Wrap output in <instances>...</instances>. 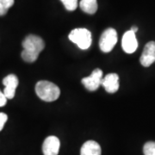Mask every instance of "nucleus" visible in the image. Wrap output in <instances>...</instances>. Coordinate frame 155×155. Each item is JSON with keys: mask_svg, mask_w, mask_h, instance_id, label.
<instances>
[{"mask_svg": "<svg viewBox=\"0 0 155 155\" xmlns=\"http://www.w3.org/2000/svg\"><path fill=\"white\" fill-rule=\"evenodd\" d=\"M22 58L23 61L32 63L38 59L40 53L44 49V41L40 36L29 35L22 41Z\"/></svg>", "mask_w": 155, "mask_h": 155, "instance_id": "f257e3e1", "label": "nucleus"}, {"mask_svg": "<svg viewBox=\"0 0 155 155\" xmlns=\"http://www.w3.org/2000/svg\"><path fill=\"white\" fill-rule=\"evenodd\" d=\"M35 92L39 97L45 102H53L59 98L61 90L55 84L41 80L35 85Z\"/></svg>", "mask_w": 155, "mask_h": 155, "instance_id": "f03ea898", "label": "nucleus"}, {"mask_svg": "<svg viewBox=\"0 0 155 155\" xmlns=\"http://www.w3.org/2000/svg\"><path fill=\"white\" fill-rule=\"evenodd\" d=\"M69 39L73 43L77 44V46L81 49H88L91 47L92 39L91 33L86 28H75L69 34Z\"/></svg>", "mask_w": 155, "mask_h": 155, "instance_id": "7ed1b4c3", "label": "nucleus"}, {"mask_svg": "<svg viewBox=\"0 0 155 155\" xmlns=\"http://www.w3.org/2000/svg\"><path fill=\"white\" fill-rule=\"evenodd\" d=\"M117 42V33L116 29L107 28L102 34L99 40V48L104 53H109Z\"/></svg>", "mask_w": 155, "mask_h": 155, "instance_id": "20e7f679", "label": "nucleus"}, {"mask_svg": "<svg viewBox=\"0 0 155 155\" xmlns=\"http://www.w3.org/2000/svg\"><path fill=\"white\" fill-rule=\"evenodd\" d=\"M102 81H103V71L97 68L95 69L89 77L82 78L81 82L87 90L93 91L98 89L100 84H102Z\"/></svg>", "mask_w": 155, "mask_h": 155, "instance_id": "39448f33", "label": "nucleus"}, {"mask_svg": "<svg viewBox=\"0 0 155 155\" xmlns=\"http://www.w3.org/2000/svg\"><path fill=\"white\" fill-rule=\"evenodd\" d=\"M122 49L127 54H133L138 48V41L135 36V33L128 30L123 35L122 40Z\"/></svg>", "mask_w": 155, "mask_h": 155, "instance_id": "423d86ee", "label": "nucleus"}, {"mask_svg": "<svg viewBox=\"0 0 155 155\" xmlns=\"http://www.w3.org/2000/svg\"><path fill=\"white\" fill-rule=\"evenodd\" d=\"M61 147V141L56 136H48L45 139L42 145V152L44 155H58Z\"/></svg>", "mask_w": 155, "mask_h": 155, "instance_id": "0eeeda50", "label": "nucleus"}, {"mask_svg": "<svg viewBox=\"0 0 155 155\" xmlns=\"http://www.w3.org/2000/svg\"><path fill=\"white\" fill-rule=\"evenodd\" d=\"M3 84L5 85L4 94L7 99H12L15 97L16 89L18 85V78L15 74H10L3 79Z\"/></svg>", "mask_w": 155, "mask_h": 155, "instance_id": "6e6552de", "label": "nucleus"}, {"mask_svg": "<svg viewBox=\"0 0 155 155\" xmlns=\"http://www.w3.org/2000/svg\"><path fill=\"white\" fill-rule=\"evenodd\" d=\"M140 64L145 67H150L155 61V41H149L145 46L140 56Z\"/></svg>", "mask_w": 155, "mask_h": 155, "instance_id": "1a4fd4ad", "label": "nucleus"}, {"mask_svg": "<svg viewBox=\"0 0 155 155\" xmlns=\"http://www.w3.org/2000/svg\"><path fill=\"white\" fill-rule=\"evenodd\" d=\"M102 84L109 93H115L119 89V76L116 73H109L103 78Z\"/></svg>", "mask_w": 155, "mask_h": 155, "instance_id": "9d476101", "label": "nucleus"}, {"mask_svg": "<svg viewBox=\"0 0 155 155\" xmlns=\"http://www.w3.org/2000/svg\"><path fill=\"white\" fill-rule=\"evenodd\" d=\"M101 147L95 140H88L84 142L80 150V155H101Z\"/></svg>", "mask_w": 155, "mask_h": 155, "instance_id": "9b49d317", "label": "nucleus"}, {"mask_svg": "<svg viewBox=\"0 0 155 155\" xmlns=\"http://www.w3.org/2000/svg\"><path fill=\"white\" fill-rule=\"evenodd\" d=\"M81 10L88 14H95L97 11V0H81L79 3Z\"/></svg>", "mask_w": 155, "mask_h": 155, "instance_id": "f8f14e48", "label": "nucleus"}, {"mask_svg": "<svg viewBox=\"0 0 155 155\" xmlns=\"http://www.w3.org/2000/svg\"><path fill=\"white\" fill-rule=\"evenodd\" d=\"M13 5L14 0H0V17L5 16Z\"/></svg>", "mask_w": 155, "mask_h": 155, "instance_id": "ddd939ff", "label": "nucleus"}, {"mask_svg": "<svg viewBox=\"0 0 155 155\" xmlns=\"http://www.w3.org/2000/svg\"><path fill=\"white\" fill-rule=\"evenodd\" d=\"M145 155H155V142L149 141L145 144L143 147Z\"/></svg>", "mask_w": 155, "mask_h": 155, "instance_id": "4468645a", "label": "nucleus"}, {"mask_svg": "<svg viewBox=\"0 0 155 155\" xmlns=\"http://www.w3.org/2000/svg\"><path fill=\"white\" fill-rule=\"evenodd\" d=\"M67 11H75L78 7V0H61Z\"/></svg>", "mask_w": 155, "mask_h": 155, "instance_id": "2eb2a0df", "label": "nucleus"}, {"mask_svg": "<svg viewBox=\"0 0 155 155\" xmlns=\"http://www.w3.org/2000/svg\"><path fill=\"white\" fill-rule=\"evenodd\" d=\"M7 120H8V116L5 113H0V131L4 128Z\"/></svg>", "mask_w": 155, "mask_h": 155, "instance_id": "dca6fc26", "label": "nucleus"}, {"mask_svg": "<svg viewBox=\"0 0 155 155\" xmlns=\"http://www.w3.org/2000/svg\"><path fill=\"white\" fill-rule=\"evenodd\" d=\"M6 103H7V98L4 94V92H2L0 91V107H3V106L5 105Z\"/></svg>", "mask_w": 155, "mask_h": 155, "instance_id": "f3484780", "label": "nucleus"}, {"mask_svg": "<svg viewBox=\"0 0 155 155\" xmlns=\"http://www.w3.org/2000/svg\"><path fill=\"white\" fill-rule=\"evenodd\" d=\"M131 31H133L134 33H136L137 31H138V28L136 27V26H133L132 28H131V29H130Z\"/></svg>", "mask_w": 155, "mask_h": 155, "instance_id": "a211bd4d", "label": "nucleus"}]
</instances>
